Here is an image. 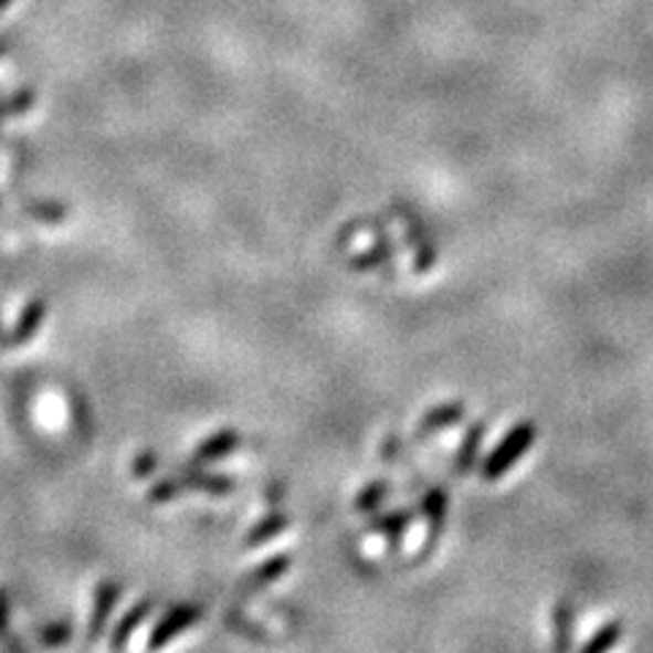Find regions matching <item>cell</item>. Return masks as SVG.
Masks as SVG:
<instances>
[{"instance_id": "obj_19", "label": "cell", "mask_w": 653, "mask_h": 653, "mask_svg": "<svg viewBox=\"0 0 653 653\" xmlns=\"http://www.w3.org/2000/svg\"><path fill=\"white\" fill-rule=\"evenodd\" d=\"M39 640L44 645H50V649H55V645L69 643V640H72V623H69V621L50 623V626L39 629Z\"/></svg>"}, {"instance_id": "obj_4", "label": "cell", "mask_w": 653, "mask_h": 653, "mask_svg": "<svg viewBox=\"0 0 653 653\" xmlns=\"http://www.w3.org/2000/svg\"><path fill=\"white\" fill-rule=\"evenodd\" d=\"M120 593H123L120 582H115V580L102 582V586H98V591H96V610H93L91 629H87V632H91V634H87V643H96V640L102 638L104 626H107V621H109L112 610H115L117 599H120Z\"/></svg>"}, {"instance_id": "obj_3", "label": "cell", "mask_w": 653, "mask_h": 653, "mask_svg": "<svg viewBox=\"0 0 653 653\" xmlns=\"http://www.w3.org/2000/svg\"><path fill=\"white\" fill-rule=\"evenodd\" d=\"M463 414H466V406L463 403L435 406V409H431L425 417H422L420 425H417V439L428 441L431 435L446 431V428H452V425H457V422L463 420Z\"/></svg>"}, {"instance_id": "obj_23", "label": "cell", "mask_w": 653, "mask_h": 653, "mask_svg": "<svg viewBox=\"0 0 653 653\" xmlns=\"http://www.w3.org/2000/svg\"><path fill=\"white\" fill-rule=\"evenodd\" d=\"M31 210L36 215H41V221H44V215H55L57 221H61V215H63L61 208H50V204H44V208H31Z\"/></svg>"}, {"instance_id": "obj_2", "label": "cell", "mask_w": 653, "mask_h": 653, "mask_svg": "<svg viewBox=\"0 0 653 653\" xmlns=\"http://www.w3.org/2000/svg\"><path fill=\"white\" fill-rule=\"evenodd\" d=\"M199 618H202V608H199V604H178V608L169 610V613L156 623V629L150 632V640H147V649H164L169 640L178 638L188 626H193Z\"/></svg>"}, {"instance_id": "obj_24", "label": "cell", "mask_w": 653, "mask_h": 653, "mask_svg": "<svg viewBox=\"0 0 653 653\" xmlns=\"http://www.w3.org/2000/svg\"><path fill=\"white\" fill-rule=\"evenodd\" d=\"M6 52H9V41H6V39H0V57H3Z\"/></svg>"}, {"instance_id": "obj_11", "label": "cell", "mask_w": 653, "mask_h": 653, "mask_svg": "<svg viewBox=\"0 0 653 653\" xmlns=\"http://www.w3.org/2000/svg\"><path fill=\"white\" fill-rule=\"evenodd\" d=\"M482 441H485V425H472L468 428L466 439H463V444L457 446L455 452V466L461 468V472H468V468L476 463V452H480Z\"/></svg>"}, {"instance_id": "obj_25", "label": "cell", "mask_w": 653, "mask_h": 653, "mask_svg": "<svg viewBox=\"0 0 653 653\" xmlns=\"http://www.w3.org/2000/svg\"><path fill=\"white\" fill-rule=\"evenodd\" d=\"M0 346H11V338H9V335L0 333Z\"/></svg>"}, {"instance_id": "obj_8", "label": "cell", "mask_w": 653, "mask_h": 653, "mask_svg": "<svg viewBox=\"0 0 653 653\" xmlns=\"http://www.w3.org/2000/svg\"><path fill=\"white\" fill-rule=\"evenodd\" d=\"M286 528H289V515L273 512V515H267L264 520H259L256 526L245 534V547H259L262 543H267V539L284 534Z\"/></svg>"}, {"instance_id": "obj_21", "label": "cell", "mask_w": 653, "mask_h": 653, "mask_svg": "<svg viewBox=\"0 0 653 653\" xmlns=\"http://www.w3.org/2000/svg\"><path fill=\"white\" fill-rule=\"evenodd\" d=\"M156 468H158L156 452H143V455L137 457V463H134V474H137L139 480H143V476H147V474H152Z\"/></svg>"}, {"instance_id": "obj_16", "label": "cell", "mask_w": 653, "mask_h": 653, "mask_svg": "<svg viewBox=\"0 0 653 653\" xmlns=\"http://www.w3.org/2000/svg\"><path fill=\"white\" fill-rule=\"evenodd\" d=\"M390 256H396V249H390V245H387V243H379V245H376V249L362 251V254H357L355 259H351L349 267L357 270V273H365V270L379 267V264L390 262Z\"/></svg>"}, {"instance_id": "obj_9", "label": "cell", "mask_w": 653, "mask_h": 653, "mask_svg": "<svg viewBox=\"0 0 653 653\" xmlns=\"http://www.w3.org/2000/svg\"><path fill=\"white\" fill-rule=\"evenodd\" d=\"M150 608H152L150 599H143V602H137L131 610H128L126 615H123V621L117 623L115 634H112V640H109L112 649H123V645H126V640L131 638L134 629H137L139 623H143L145 618L150 615Z\"/></svg>"}, {"instance_id": "obj_1", "label": "cell", "mask_w": 653, "mask_h": 653, "mask_svg": "<svg viewBox=\"0 0 653 653\" xmlns=\"http://www.w3.org/2000/svg\"><path fill=\"white\" fill-rule=\"evenodd\" d=\"M534 439H537V425H534V422H517V425L493 446L491 455L485 457V463H482V476H485L487 482H496L498 476L507 474L509 468L531 450Z\"/></svg>"}, {"instance_id": "obj_13", "label": "cell", "mask_w": 653, "mask_h": 653, "mask_svg": "<svg viewBox=\"0 0 653 653\" xmlns=\"http://www.w3.org/2000/svg\"><path fill=\"white\" fill-rule=\"evenodd\" d=\"M411 523V512L406 509H396V512H387V515H379L373 523H370V528L379 534H385V537L390 539H400L403 537V531L409 528Z\"/></svg>"}, {"instance_id": "obj_7", "label": "cell", "mask_w": 653, "mask_h": 653, "mask_svg": "<svg viewBox=\"0 0 653 653\" xmlns=\"http://www.w3.org/2000/svg\"><path fill=\"white\" fill-rule=\"evenodd\" d=\"M46 319V303L44 299H33V303L25 305V310L17 319V327L11 329V344H28V340L36 335L41 322Z\"/></svg>"}, {"instance_id": "obj_12", "label": "cell", "mask_w": 653, "mask_h": 653, "mask_svg": "<svg viewBox=\"0 0 653 653\" xmlns=\"http://www.w3.org/2000/svg\"><path fill=\"white\" fill-rule=\"evenodd\" d=\"M182 485L188 487H199V491H208V493H229L234 491V482L229 480V476H213V474H204V472H193V468H186L182 472Z\"/></svg>"}, {"instance_id": "obj_6", "label": "cell", "mask_w": 653, "mask_h": 653, "mask_svg": "<svg viewBox=\"0 0 653 653\" xmlns=\"http://www.w3.org/2000/svg\"><path fill=\"white\" fill-rule=\"evenodd\" d=\"M289 567H292V558L289 556L270 558V561L259 564L254 572L245 575L243 586L249 588V591H259V588H264V586H270V582H275L278 578H284V575L289 572Z\"/></svg>"}, {"instance_id": "obj_14", "label": "cell", "mask_w": 653, "mask_h": 653, "mask_svg": "<svg viewBox=\"0 0 653 653\" xmlns=\"http://www.w3.org/2000/svg\"><path fill=\"white\" fill-rule=\"evenodd\" d=\"M621 632H623L621 621L604 623V626L597 629V634H593L591 640H586V643H582V653H599V651L613 649L618 640H621Z\"/></svg>"}, {"instance_id": "obj_17", "label": "cell", "mask_w": 653, "mask_h": 653, "mask_svg": "<svg viewBox=\"0 0 653 653\" xmlns=\"http://www.w3.org/2000/svg\"><path fill=\"white\" fill-rule=\"evenodd\" d=\"M387 496H390V485H387V482H370L368 487L360 491L355 507L360 512H373L381 507V502H387Z\"/></svg>"}, {"instance_id": "obj_26", "label": "cell", "mask_w": 653, "mask_h": 653, "mask_svg": "<svg viewBox=\"0 0 653 653\" xmlns=\"http://www.w3.org/2000/svg\"><path fill=\"white\" fill-rule=\"evenodd\" d=\"M9 6H11V0H0V14H3V11L9 9Z\"/></svg>"}, {"instance_id": "obj_20", "label": "cell", "mask_w": 653, "mask_h": 653, "mask_svg": "<svg viewBox=\"0 0 653 653\" xmlns=\"http://www.w3.org/2000/svg\"><path fill=\"white\" fill-rule=\"evenodd\" d=\"M33 98H36V93H33L31 87H22V91L14 93L9 102H0V107H3V115H22V112L31 109Z\"/></svg>"}, {"instance_id": "obj_10", "label": "cell", "mask_w": 653, "mask_h": 653, "mask_svg": "<svg viewBox=\"0 0 653 653\" xmlns=\"http://www.w3.org/2000/svg\"><path fill=\"white\" fill-rule=\"evenodd\" d=\"M422 512H425L428 517V547H431L433 537H439L441 526H444V517H446V493L441 491V487H435V491L428 493L425 498H422Z\"/></svg>"}, {"instance_id": "obj_15", "label": "cell", "mask_w": 653, "mask_h": 653, "mask_svg": "<svg viewBox=\"0 0 653 653\" xmlns=\"http://www.w3.org/2000/svg\"><path fill=\"white\" fill-rule=\"evenodd\" d=\"M552 623H556V649H569L572 645V626H575V610L569 602H561L552 613Z\"/></svg>"}, {"instance_id": "obj_18", "label": "cell", "mask_w": 653, "mask_h": 653, "mask_svg": "<svg viewBox=\"0 0 653 653\" xmlns=\"http://www.w3.org/2000/svg\"><path fill=\"white\" fill-rule=\"evenodd\" d=\"M182 487L186 485H182V480H178V476H167V480H158L156 485L147 491V498H150L152 504H167L178 496Z\"/></svg>"}, {"instance_id": "obj_22", "label": "cell", "mask_w": 653, "mask_h": 653, "mask_svg": "<svg viewBox=\"0 0 653 653\" xmlns=\"http://www.w3.org/2000/svg\"><path fill=\"white\" fill-rule=\"evenodd\" d=\"M9 632V599H6V591L0 588V638H6Z\"/></svg>"}, {"instance_id": "obj_5", "label": "cell", "mask_w": 653, "mask_h": 653, "mask_svg": "<svg viewBox=\"0 0 653 653\" xmlns=\"http://www.w3.org/2000/svg\"><path fill=\"white\" fill-rule=\"evenodd\" d=\"M238 446H240V433L232 431V428H227V431H218L210 435V439H204L202 444L197 446V452H193V461H197V466H202V463H218L227 455H232Z\"/></svg>"}]
</instances>
